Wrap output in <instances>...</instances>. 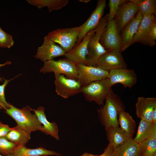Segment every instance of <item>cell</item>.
Here are the masks:
<instances>
[{
	"instance_id": "14",
	"label": "cell",
	"mask_w": 156,
	"mask_h": 156,
	"mask_svg": "<svg viewBox=\"0 0 156 156\" xmlns=\"http://www.w3.org/2000/svg\"><path fill=\"white\" fill-rule=\"evenodd\" d=\"M127 65L119 51L107 50L99 59L96 67L103 70H110L121 68H127Z\"/></svg>"
},
{
	"instance_id": "20",
	"label": "cell",
	"mask_w": 156,
	"mask_h": 156,
	"mask_svg": "<svg viewBox=\"0 0 156 156\" xmlns=\"http://www.w3.org/2000/svg\"><path fill=\"white\" fill-rule=\"evenodd\" d=\"M105 130L109 144L114 148L132 138L119 126L111 127Z\"/></svg>"
},
{
	"instance_id": "19",
	"label": "cell",
	"mask_w": 156,
	"mask_h": 156,
	"mask_svg": "<svg viewBox=\"0 0 156 156\" xmlns=\"http://www.w3.org/2000/svg\"><path fill=\"white\" fill-rule=\"evenodd\" d=\"M41 124L42 127L40 131L45 134L50 135L56 140H60L59 137V130L57 125L55 122H50L47 118L44 107L40 106L36 109H32Z\"/></svg>"
},
{
	"instance_id": "4",
	"label": "cell",
	"mask_w": 156,
	"mask_h": 156,
	"mask_svg": "<svg viewBox=\"0 0 156 156\" xmlns=\"http://www.w3.org/2000/svg\"><path fill=\"white\" fill-rule=\"evenodd\" d=\"M80 31V26L58 29L49 32L47 36L52 41L59 44L67 52L74 47Z\"/></svg>"
},
{
	"instance_id": "29",
	"label": "cell",
	"mask_w": 156,
	"mask_h": 156,
	"mask_svg": "<svg viewBox=\"0 0 156 156\" xmlns=\"http://www.w3.org/2000/svg\"><path fill=\"white\" fill-rule=\"evenodd\" d=\"M18 145L8 140L5 137L0 138V154H12Z\"/></svg>"
},
{
	"instance_id": "33",
	"label": "cell",
	"mask_w": 156,
	"mask_h": 156,
	"mask_svg": "<svg viewBox=\"0 0 156 156\" xmlns=\"http://www.w3.org/2000/svg\"><path fill=\"white\" fill-rule=\"evenodd\" d=\"M11 128L8 125L4 124L0 121V138L5 137Z\"/></svg>"
},
{
	"instance_id": "42",
	"label": "cell",
	"mask_w": 156,
	"mask_h": 156,
	"mask_svg": "<svg viewBox=\"0 0 156 156\" xmlns=\"http://www.w3.org/2000/svg\"><path fill=\"white\" fill-rule=\"evenodd\" d=\"M152 156H156V153L154 154Z\"/></svg>"
},
{
	"instance_id": "7",
	"label": "cell",
	"mask_w": 156,
	"mask_h": 156,
	"mask_svg": "<svg viewBox=\"0 0 156 156\" xmlns=\"http://www.w3.org/2000/svg\"><path fill=\"white\" fill-rule=\"evenodd\" d=\"M76 66L78 72L77 80L82 87L93 81L108 77L109 71L98 67L79 64H76Z\"/></svg>"
},
{
	"instance_id": "35",
	"label": "cell",
	"mask_w": 156,
	"mask_h": 156,
	"mask_svg": "<svg viewBox=\"0 0 156 156\" xmlns=\"http://www.w3.org/2000/svg\"><path fill=\"white\" fill-rule=\"evenodd\" d=\"M150 35L151 38L154 40H156V22H154L150 29Z\"/></svg>"
},
{
	"instance_id": "5",
	"label": "cell",
	"mask_w": 156,
	"mask_h": 156,
	"mask_svg": "<svg viewBox=\"0 0 156 156\" xmlns=\"http://www.w3.org/2000/svg\"><path fill=\"white\" fill-rule=\"evenodd\" d=\"M112 87L108 78L93 81L82 87V92L88 101H94L103 105Z\"/></svg>"
},
{
	"instance_id": "22",
	"label": "cell",
	"mask_w": 156,
	"mask_h": 156,
	"mask_svg": "<svg viewBox=\"0 0 156 156\" xmlns=\"http://www.w3.org/2000/svg\"><path fill=\"white\" fill-rule=\"evenodd\" d=\"M30 134L17 125L11 128L5 137L9 140L18 145L25 146L31 138Z\"/></svg>"
},
{
	"instance_id": "10",
	"label": "cell",
	"mask_w": 156,
	"mask_h": 156,
	"mask_svg": "<svg viewBox=\"0 0 156 156\" xmlns=\"http://www.w3.org/2000/svg\"><path fill=\"white\" fill-rule=\"evenodd\" d=\"M106 6V0L98 1L96 8L90 16L80 26V32L74 47L81 42L87 33L95 29L98 27L103 17Z\"/></svg>"
},
{
	"instance_id": "28",
	"label": "cell",
	"mask_w": 156,
	"mask_h": 156,
	"mask_svg": "<svg viewBox=\"0 0 156 156\" xmlns=\"http://www.w3.org/2000/svg\"><path fill=\"white\" fill-rule=\"evenodd\" d=\"M138 146V156H152L156 153V139L149 137Z\"/></svg>"
},
{
	"instance_id": "43",
	"label": "cell",
	"mask_w": 156,
	"mask_h": 156,
	"mask_svg": "<svg viewBox=\"0 0 156 156\" xmlns=\"http://www.w3.org/2000/svg\"><path fill=\"white\" fill-rule=\"evenodd\" d=\"M48 156V155H42V156Z\"/></svg>"
},
{
	"instance_id": "39",
	"label": "cell",
	"mask_w": 156,
	"mask_h": 156,
	"mask_svg": "<svg viewBox=\"0 0 156 156\" xmlns=\"http://www.w3.org/2000/svg\"><path fill=\"white\" fill-rule=\"evenodd\" d=\"M81 156H99L96 155H93L92 154L85 153L81 155Z\"/></svg>"
},
{
	"instance_id": "9",
	"label": "cell",
	"mask_w": 156,
	"mask_h": 156,
	"mask_svg": "<svg viewBox=\"0 0 156 156\" xmlns=\"http://www.w3.org/2000/svg\"><path fill=\"white\" fill-rule=\"evenodd\" d=\"M100 42L107 51L115 50L121 52V36L114 19L107 22L106 29L101 37Z\"/></svg>"
},
{
	"instance_id": "32",
	"label": "cell",
	"mask_w": 156,
	"mask_h": 156,
	"mask_svg": "<svg viewBox=\"0 0 156 156\" xmlns=\"http://www.w3.org/2000/svg\"><path fill=\"white\" fill-rule=\"evenodd\" d=\"M17 77L18 76L9 80L4 79L3 83L2 84L0 85V109L5 110L10 107L11 104L8 103L5 100L4 93L5 89L8 83Z\"/></svg>"
},
{
	"instance_id": "11",
	"label": "cell",
	"mask_w": 156,
	"mask_h": 156,
	"mask_svg": "<svg viewBox=\"0 0 156 156\" xmlns=\"http://www.w3.org/2000/svg\"><path fill=\"white\" fill-rule=\"evenodd\" d=\"M108 78L111 86L120 83L125 87L131 88L136 83L137 77L133 70L127 68L115 69L109 71Z\"/></svg>"
},
{
	"instance_id": "41",
	"label": "cell",
	"mask_w": 156,
	"mask_h": 156,
	"mask_svg": "<svg viewBox=\"0 0 156 156\" xmlns=\"http://www.w3.org/2000/svg\"><path fill=\"white\" fill-rule=\"evenodd\" d=\"M12 155H13L12 154L7 155H3L1 154H0V156H12Z\"/></svg>"
},
{
	"instance_id": "25",
	"label": "cell",
	"mask_w": 156,
	"mask_h": 156,
	"mask_svg": "<svg viewBox=\"0 0 156 156\" xmlns=\"http://www.w3.org/2000/svg\"><path fill=\"white\" fill-rule=\"evenodd\" d=\"M31 5L39 9L47 7L50 12L60 9L68 3V0H27Z\"/></svg>"
},
{
	"instance_id": "44",
	"label": "cell",
	"mask_w": 156,
	"mask_h": 156,
	"mask_svg": "<svg viewBox=\"0 0 156 156\" xmlns=\"http://www.w3.org/2000/svg\"></svg>"
},
{
	"instance_id": "24",
	"label": "cell",
	"mask_w": 156,
	"mask_h": 156,
	"mask_svg": "<svg viewBox=\"0 0 156 156\" xmlns=\"http://www.w3.org/2000/svg\"><path fill=\"white\" fill-rule=\"evenodd\" d=\"M118 123L120 127L131 137L133 138L135 131L136 123L132 116L125 110L119 112Z\"/></svg>"
},
{
	"instance_id": "3",
	"label": "cell",
	"mask_w": 156,
	"mask_h": 156,
	"mask_svg": "<svg viewBox=\"0 0 156 156\" xmlns=\"http://www.w3.org/2000/svg\"><path fill=\"white\" fill-rule=\"evenodd\" d=\"M107 14L101 20L95 34L92 37L88 44V52L86 57L87 66L96 67L100 57L107 51L105 50L100 42L101 37L105 30L107 23Z\"/></svg>"
},
{
	"instance_id": "18",
	"label": "cell",
	"mask_w": 156,
	"mask_h": 156,
	"mask_svg": "<svg viewBox=\"0 0 156 156\" xmlns=\"http://www.w3.org/2000/svg\"><path fill=\"white\" fill-rule=\"evenodd\" d=\"M156 103V98L138 97L135 104L136 114L138 118L152 123V112Z\"/></svg>"
},
{
	"instance_id": "16",
	"label": "cell",
	"mask_w": 156,
	"mask_h": 156,
	"mask_svg": "<svg viewBox=\"0 0 156 156\" xmlns=\"http://www.w3.org/2000/svg\"><path fill=\"white\" fill-rule=\"evenodd\" d=\"M155 21V15L143 16L138 30L132 40V44L139 42L150 47L155 45V42L151 38L150 31L152 24Z\"/></svg>"
},
{
	"instance_id": "6",
	"label": "cell",
	"mask_w": 156,
	"mask_h": 156,
	"mask_svg": "<svg viewBox=\"0 0 156 156\" xmlns=\"http://www.w3.org/2000/svg\"><path fill=\"white\" fill-rule=\"evenodd\" d=\"M44 63L40 72L44 73L53 72L55 74L63 75L67 78L77 80L78 72L76 64L67 59L53 60Z\"/></svg>"
},
{
	"instance_id": "31",
	"label": "cell",
	"mask_w": 156,
	"mask_h": 156,
	"mask_svg": "<svg viewBox=\"0 0 156 156\" xmlns=\"http://www.w3.org/2000/svg\"><path fill=\"white\" fill-rule=\"evenodd\" d=\"M14 44L12 36L4 31L0 27V47L10 48Z\"/></svg>"
},
{
	"instance_id": "27",
	"label": "cell",
	"mask_w": 156,
	"mask_h": 156,
	"mask_svg": "<svg viewBox=\"0 0 156 156\" xmlns=\"http://www.w3.org/2000/svg\"><path fill=\"white\" fill-rule=\"evenodd\" d=\"M153 126L152 123L141 119L136 134L133 139V140L139 144L149 138Z\"/></svg>"
},
{
	"instance_id": "17",
	"label": "cell",
	"mask_w": 156,
	"mask_h": 156,
	"mask_svg": "<svg viewBox=\"0 0 156 156\" xmlns=\"http://www.w3.org/2000/svg\"><path fill=\"white\" fill-rule=\"evenodd\" d=\"M142 17L139 11L134 19L126 26L121 33V52L132 44V40L138 30Z\"/></svg>"
},
{
	"instance_id": "15",
	"label": "cell",
	"mask_w": 156,
	"mask_h": 156,
	"mask_svg": "<svg viewBox=\"0 0 156 156\" xmlns=\"http://www.w3.org/2000/svg\"><path fill=\"white\" fill-rule=\"evenodd\" d=\"M95 31L96 29L87 33L77 45L66 52L64 56L66 58L76 64L87 65L86 57L88 52V43Z\"/></svg>"
},
{
	"instance_id": "37",
	"label": "cell",
	"mask_w": 156,
	"mask_h": 156,
	"mask_svg": "<svg viewBox=\"0 0 156 156\" xmlns=\"http://www.w3.org/2000/svg\"><path fill=\"white\" fill-rule=\"evenodd\" d=\"M152 123L153 124H156V103L153 107L152 114Z\"/></svg>"
},
{
	"instance_id": "12",
	"label": "cell",
	"mask_w": 156,
	"mask_h": 156,
	"mask_svg": "<svg viewBox=\"0 0 156 156\" xmlns=\"http://www.w3.org/2000/svg\"><path fill=\"white\" fill-rule=\"evenodd\" d=\"M138 11L137 5L130 0H126L120 5L114 20L120 34L126 26L134 19Z\"/></svg>"
},
{
	"instance_id": "34",
	"label": "cell",
	"mask_w": 156,
	"mask_h": 156,
	"mask_svg": "<svg viewBox=\"0 0 156 156\" xmlns=\"http://www.w3.org/2000/svg\"><path fill=\"white\" fill-rule=\"evenodd\" d=\"M114 148L110 144L108 145L105 149L103 153L99 156H114Z\"/></svg>"
},
{
	"instance_id": "1",
	"label": "cell",
	"mask_w": 156,
	"mask_h": 156,
	"mask_svg": "<svg viewBox=\"0 0 156 156\" xmlns=\"http://www.w3.org/2000/svg\"><path fill=\"white\" fill-rule=\"evenodd\" d=\"M105 103L97 110L99 118L105 129L111 127L118 126V116L125 107L120 97L110 90L105 100Z\"/></svg>"
},
{
	"instance_id": "36",
	"label": "cell",
	"mask_w": 156,
	"mask_h": 156,
	"mask_svg": "<svg viewBox=\"0 0 156 156\" xmlns=\"http://www.w3.org/2000/svg\"><path fill=\"white\" fill-rule=\"evenodd\" d=\"M150 137L156 139V124H153V126L151 131Z\"/></svg>"
},
{
	"instance_id": "38",
	"label": "cell",
	"mask_w": 156,
	"mask_h": 156,
	"mask_svg": "<svg viewBox=\"0 0 156 156\" xmlns=\"http://www.w3.org/2000/svg\"><path fill=\"white\" fill-rule=\"evenodd\" d=\"M11 62L10 61H7L5 63L3 64H0V68L5 65H9L11 64ZM0 81H2L3 79L0 77Z\"/></svg>"
},
{
	"instance_id": "2",
	"label": "cell",
	"mask_w": 156,
	"mask_h": 156,
	"mask_svg": "<svg viewBox=\"0 0 156 156\" xmlns=\"http://www.w3.org/2000/svg\"><path fill=\"white\" fill-rule=\"evenodd\" d=\"M5 113L12 117L17 125L27 132L40 131L42 127L35 114L31 112L32 109L27 106L21 109L11 104L10 107L5 110Z\"/></svg>"
},
{
	"instance_id": "8",
	"label": "cell",
	"mask_w": 156,
	"mask_h": 156,
	"mask_svg": "<svg viewBox=\"0 0 156 156\" xmlns=\"http://www.w3.org/2000/svg\"><path fill=\"white\" fill-rule=\"evenodd\" d=\"M55 75V91L58 95L67 99L81 92L82 87L78 80L67 78L63 75Z\"/></svg>"
},
{
	"instance_id": "23",
	"label": "cell",
	"mask_w": 156,
	"mask_h": 156,
	"mask_svg": "<svg viewBox=\"0 0 156 156\" xmlns=\"http://www.w3.org/2000/svg\"><path fill=\"white\" fill-rule=\"evenodd\" d=\"M138 144L133 138L114 149V156H138Z\"/></svg>"
},
{
	"instance_id": "13",
	"label": "cell",
	"mask_w": 156,
	"mask_h": 156,
	"mask_svg": "<svg viewBox=\"0 0 156 156\" xmlns=\"http://www.w3.org/2000/svg\"><path fill=\"white\" fill-rule=\"evenodd\" d=\"M66 52L59 45L52 41L46 36L42 45L38 47L35 57L44 62L54 58L64 56Z\"/></svg>"
},
{
	"instance_id": "40",
	"label": "cell",
	"mask_w": 156,
	"mask_h": 156,
	"mask_svg": "<svg viewBox=\"0 0 156 156\" xmlns=\"http://www.w3.org/2000/svg\"><path fill=\"white\" fill-rule=\"evenodd\" d=\"M79 1L81 2H83L84 3H88L90 2V0H79Z\"/></svg>"
},
{
	"instance_id": "26",
	"label": "cell",
	"mask_w": 156,
	"mask_h": 156,
	"mask_svg": "<svg viewBox=\"0 0 156 156\" xmlns=\"http://www.w3.org/2000/svg\"><path fill=\"white\" fill-rule=\"evenodd\" d=\"M137 5L139 11L142 16L154 15L156 12V1L155 0H130Z\"/></svg>"
},
{
	"instance_id": "30",
	"label": "cell",
	"mask_w": 156,
	"mask_h": 156,
	"mask_svg": "<svg viewBox=\"0 0 156 156\" xmlns=\"http://www.w3.org/2000/svg\"><path fill=\"white\" fill-rule=\"evenodd\" d=\"M125 1V0H109V13L107 14V22L114 19L120 5Z\"/></svg>"
},
{
	"instance_id": "21",
	"label": "cell",
	"mask_w": 156,
	"mask_h": 156,
	"mask_svg": "<svg viewBox=\"0 0 156 156\" xmlns=\"http://www.w3.org/2000/svg\"><path fill=\"white\" fill-rule=\"evenodd\" d=\"M12 155V156H41L43 155L60 156L61 154L42 147L32 149L27 148L25 146L18 145Z\"/></svg>"
}]
</instances>
